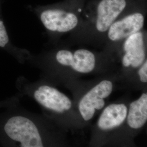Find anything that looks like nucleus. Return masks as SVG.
Wrapping results in <instances>:
<instances>
[{
    "label": "nucleus",
    "mask_w": 147,
    "mask_h": 147,
    "mask_svg": "<svg viewBox=\"0 0 147 147\" xmlns=\"http://www.w3.org/2000/svg\"><path fill=\"white\" fill-rule=\"evenodd\" d=\"M27 62L42 71L41 79L56 86H64L84 76L116 72L113 57L104 50L53 47L37 55L31 53Z\"/></svg>",
    "instance_id": "f257e3e1"
},
{
    "label": "nucleus",
    "mask_w": 147,
    "mask_h": 147,
    "mask_svg": "<svg viewBox=\"0 0 147 147\" xmlns=\"http://www.w3.org/2000/svg\"><path fill=\"white\" fill-rule=\"evenodd\" d=\"M0 123L5 147H74L65 131L47 116L19 106V99L7 107Z\"/></svg>",
    "instance_id": "f03ea898"
},
{
    "label": "nucleus",
    "mask_w": 147,
    "mask_h": 147,
    "mask_svg": "<svg viewBox=\"0 0 147 147\" xmlns=\"http://www.w3.org/2000/svg\"><path fill=\"white\" fill-rule=\"evenodd\" d=\"M20 94L34 100L40 106L43 115L68 132L84 130L73 100L57 88V86L40 79L31 82L24 76L16 81Z\"/></svg>",
    "instance_id": "7ed1b4c3"
},
{
    "label": "nucleus",
    "mask_w": 147,
    "mask_h": 147,
    "mask_svg": "<svg viewBox=\"0 0 147 147\" xmlns=\"http://www.w3.org/2000/svg\"><path fill=\"white\" fill-rule=\"evenodd\" d=\"M71 92L73 100L84 129L108 104L112 93L121 89L117 72L98 76L91 80H78L65 86Z\"/></svg>",
    "instance_id": "20e7f679"
},
{
    "label": "nucleus",
    "mask_w": 147,
    "mask_h": 147,
    "mask_svg": "<svg viewBox=\"0 0 147 147\" xmlns=\"http://www.w3.org/2000/svg\"><path fill=\"white\" fill-rule=\"evenodd\" d=\"M130 0H99L93 9L83 16L79 29L71 34L74 40L102 46L111 25L129 9Z\"/></svg>",
    "instance_id": "39448f33"
},
{
    "label": "nucleus",
    "mask_w": 147,
    "mask_h": 147,
    "mask_svg": "<svg viewBox=\"0 0 147 147\" xmlns=\"http://www.w3.org/2000/svg\"><path fill=\"white\" fill-rule=\"evenodd\" d=\"M28 8L38 17L53 43L61 36L76 31L82 22L81 9L76 5L55 4Z\"/></svg>",
    "instance_id": "423d86ee"
},
{
    "label": "nucleus",
    "mask_w": 147,
    "mask_h": 147,
    "mask_svg": "<svg viewBox=\"0 0 147 147\" xmlns=\"http://www.w3.org/2000/svg\"><path fill=\"white\" fill-rule=\"evenodd\" d=\"M131 100L130 96L126 95L105 106L92 125L87 147H103L123 124Z\"/></svg>",
    "instance_id": "0eeeda50"
},
{
    "label": "nucleus",
    "mask_w": 147,
    "mask_h": 147,
    "mask_svg": "<svg viewBox=\"0 0 147 147\" xmlns=\"http://www.w3.org/2000/svg\"><path fill=\"white\" fill-rule=\"evenodd\" d=\"M147 33L144 29L126 38L113 57L122 84L147 59Z\"/></svg>",
    "instance_id": "6e6552de"
},
{
    "label": "nucleus",
    "mask_w": 147,
    "mask_h": 147,
    "mask_svg": "<svg viewBox=\"0 0 147 147\" xmlns=\"http://www.w3.org/2000/svg\"><path fill=\"white\" fill-rule=\"evenodd\" d=\"M147 122V91L135 100H131L123 124L109 138L103 147H124L135 142Z\"/></svg>",
    "instance_id": "1a4fd4ad"
},
{
    "label": "nucleus",
    "mask_w": 147,
    "mask_h": 147,
    "mask_svg": "<svg viewBox=\"0 0 147 147\" xmlns=\"http://www.w3.org/2000/svg\"><path fill=\"white\" fill-rule=\"evenodd\" d=\"M145 11L140 9L126 11L110 27L102 44L103 50L113 56L122 42L132 34L144 29Z\"/></svg>",
    "instance_id": "9d476101"
},
{
    "label": "nucleus",
    "mask_w": 147,
    "mask_h": 147,
    "mask_svg": "<svg viewBox=\"0 0 147 147\" xmlns=\"http://www.w3.org/2000/svg\"><path fill=\"white\" fill-rule=\"evenodd\" d=\"M5 0H0V49L5 51L20 63L27 62L31 53L26 49L16 47L9 35L2 14V6Z\"/></svg>",
    "instance_id": "9b49d317"
},
{
    "label": "nucleus",
    "mask_w": 147,
    "mask_h": 147,
    "mask_svg": "<svg viewBox=\"0 0 147 147\" xmlns=\"http://www.w3.org/2000/svg\"><path fill=\"white\" fill-rule=\"evenodd\" d=\"M16 99V97H13L12 98H10L9 99L0 101V108L3 107H7V106L10 105L11 103H12L14 100Z\"/></svg>",
    "instance_id": "f8f14e48"
}]
</instances>
